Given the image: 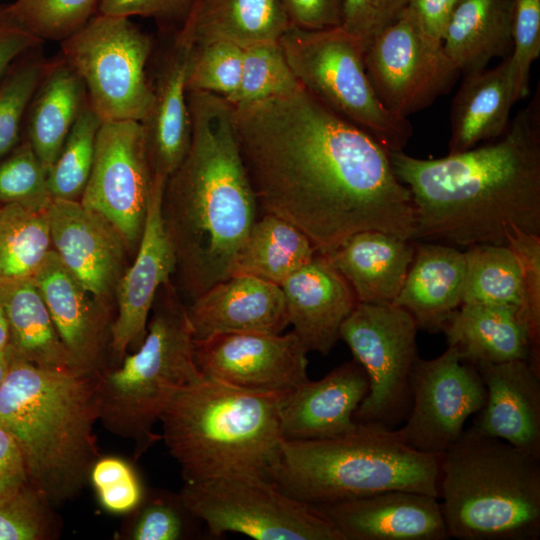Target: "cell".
Segmentation results:
<instances>
[{"label": "cell", "instance_id": "cell-1", "mask_svg": "<svg viewBox=\"0 0 540 540\" xmlns=\"http://www.w3.org/2000/svg\"><path fill=\"white\" fill-rule=\"evenodd\" d=\"M232 116L258 207L298 227L318 253L364 230L412 240L414 204L390 152L302 86L232 105Z\"/></svg>", "mask_w": 540, "mask_h": 540}, {"label": "cell", "instance_id": "cell-2", "mask_svg": "<svg viewBox=\"0 0 540 540\" xmlns=\"http://www.w3.org/2000/svg\"><path fill=\"white\" fill-rule=\"evenodd\" d=\"M500 137L438 159L390 152L413 200L412 240L468 248L506 244L511 226L540 235L539 93Z\"/></svg>", "mask_w": 540, "mask_h": 540}, {"label": "cell", "instance_id": "cell-3", "mask_svg": "<svg viewBox=\"0 0 540 540\" xmlns=\"http://www.w3.org/2000/svg\"><path fill=\"white\" fill-rule=\"evenodd\" d=\"M187 102L190 145L166 180L162 216L176 270L194 299L231 276L258 203L238 146L232 105L206 92H187Z\"/></svg>", "mask_w": 540, "mask_h": 540}, {"label": "cell", "instance_id": "cell-4", "mask_svg": "<svg viewBox=\"0 0 540 540\" xmlns=\"http://www.w3.org/2000/svg\"><path fill=\"white\" fill-rule=\"evenodd\" d=\"M8 357L0 428L16 443L29 484L58 505L81 491L100 456L93 433L98 376Z\"/></svg>", "mask_w": 540, "mask_h": 540}, {"label": "cell", "instance_id": "cell-5", "mask_svg": "<svg viewBox=\"0 0 540 540\" xmlns=\"http://www.w3.org/2000/svg\"><path fill=\"white\" fill-rule=\"evenodd\" d=\"M283 394L253 392L202 375L160 416L161 439L183 482L239 472L267 476L280 455Z\"/></svg>", "mask_w": 540, "mask_h": 540}, {"label": "cell", "instance_id": "cell-6", "mask_svg": "<svg viewBox=\"0 0 540 540\" xmlns=\"http://www.w3.org/2000/svg\"><path fill=\"white\" fill-rule=\"evenodd\" d=\"M441 455L417 451L394 429L357 422L326 439L284 440L267 477L288 495L323 506L388 490L439 499Z\"/></svg>", "mask_w": 540, "mask_h": 540}, {"label": "cell", "instance_id": "cell-7", "mask_svg": "<svg viewBox=\"0 0 540 540\" xmlns=\"http://www.w3.org/2000/svg\"><path fill=\"white\" fill-rule=\"evenodd\" d=\"M439 491L449 538H540V457L504 440L464 430L441 455Z\"/></svg>", "mask_w": 540, "mask_h": 540}, {"label": "cell", "instance_id": "cell-8", "mask_svg": "<svg viewBox=\"0 0 540 540\" xmlns=\"http://www.w3.org/2000/svg\"><path fill=\"white\" fill-rule=\"evenodd\" d=\"M164 290L140 346L97 380L99 421L133 442L136 459L161 440L154 426L169 401L202 376L186 307L170 282Z\"/></svg>", "mask_w": 540, "mask_h": 540}, {"label": "cell", "instance_id": "cell-9", "mask_svg": "<svg viewBox=\"0 0 540 540\" xmlns=\"http://www.w3.org/2000/svg\"><path fill=\"white\" fill-rule=\"evenodd\" d=\"M299 84L329 109L374 137L389 152L412 135L408 118L389 112L367 77L364 45L341 26L309 30L294 25L278 40Z\"/></svg>", "mask_w": 540, "mask_h": 540}, {"label": "cell", "instance_id": "cell-10", "mask_svg": "<svg viewBox=\"0 0 540 540\" xmlns=\"http://www.w3.org/2000/svg\"><path fill=\"white\" fill-rule=\"evenodd\" d=\"M178 494L213 537L238 533L257 540H343L315 506L288 495L263 474L183 482Z\"/></svg>", "mask_w": 540, "mask_h": 540}, {"label": "cell", "instance_id": "cell-11", "mask_svg": "<svg viewBox=\"0 0 540 540\" xmlns=\"http://www.w3.org/2000/svg\"><path fill=\"white\" fill-rule=\"evenodd\" d=\"M130 19L97 13L60 42L61 55L82 79L102 122H140L151 104L154 41Z\"/></svg>", "mask_w": 540, "mask_h": 540}, {"label": "cell", "instance_id": "cell-12", "mask_svg": "<svg viewBox=\"0 0 540 540\" xmlns=\"http://www.w3.org/2000/svg\"><path fill=\"white\" fill-rule=\"evenodd\" d=\"M413 317L389 302H358L340 328V339L363 367L369 390L354 421L396 429L411 408L410 376L418 356Z\"/></svg>", "mask_w": 540, "mask_h": 540}, {"label": "cell", "instance_id": "cell-13", "mask_svg": "<svg viewBox=\"0 0 540 540\" xmlns=\"http://www.w3.org/2000/svg\"><path fill=\"white\" fill-rule=\"evenodd\" d=\"M363 60L381 104L402 118L429 107L461 74L408 7L365 45Z\"/></svg>", "mask_w": 540, "mask_h": 540}, {"label": "cell", "instance_id": "cell-14", "mask_svg": "<svg viewBox=\"0 0 540 540\" xmlns=\"http://www.w3.org/2000/svg\"><path fill=\"white\" fill-rule=\"evenodd\" d=\"M411 408L394 429L411 448L444 454L464 432L467 419L484 405L486 389L477 368L448 346L440 356L418 359L410 376Z\"/></svg>", "mask_w": 540, "mask_h": 540}, {"label": "cell", "instance_id": "cell-15", "mask_svg": "<svg viewBox=\"0 0 540 540\" xmlns=\"http://www.w3.org/2000/svg\"><path fill=\"white\" fill-rule=\"evenodd\" d=\"M153 175L139 121L102 122L92 170L80 198L120 234L127 249H137Z\"/></svg>", "mask_w": 540, "mask_h": 540}, {"label": "cell", "instance_id": "cell-16", "mask_svg": "<svg viewBox=\"0 0 540 540\" xmlns=\"http://www.w3.org/2000/svg\"><path fill=\"white\" fill-rule=\"evenodd\" d=\"M307 353L292 331L230 333L194 341L202 375L260 393L285 394L307 381Z\"/></svg>", "mask_w": 540, "mask_h": 540}, {"label": "cell", "instance_id": "cell-17", "mask_svg": "<svg viewBox=\"0 0 540 540\" xmlns=\"http://www.w3.org/2000/svg\"><path fill=\"white\" fill-rule=\"evenodd\" d=\"M166 181L153 179L146 217L133 264L117 283V316L110 327V347L118 365L129 348L142 343L159 290L176 270L175 252L162 216Z\"/></svg>", "mask_w": 540, "mask_h": 540}, {"label": "cell", "instance_id": "cell-18", "mask_svg": "<svg viewBox=\"0 0 540 540\" xmlns=\"http://www.w3.org/2000/svg\"><path fill=\"white\" fill-rule=\"evenodd\" d=\"M193 40L183 23L153 59L152 100L140 124L153 178L167 180L184 158L191 140L186 76Z\"/></svg>", "mask_w": 540, "mask_h": 540}, {"label": "cell", "instance_id": "cell-19", "mask_svg": "<svg viewBox=\"0 0 540 540\" xmlns=\"http://www.w3.org/2000/svg\"><path fill=\"white\" fill-rule=\"evenodd\" d=\"M47 217L52 248L79 283L98 301L118 283L125 248L122 237L80 200L52 199Z\"/></svg>", "mask_w": 540, "mask_h": 540}, {"label": "cell", "instance_id": "cell-20", "mask_svg": "<svg viewBox=\"0 0 540 540\" xmlns=\"http://www.w3.org/2000/svg\"><path fill=\"white\" fill-rule=\"evenodd\" d=\"M343 540H447L438 499L388 490L316 507Z\"/></svg>", "mask_w": 540, "mask_h": 540}, {"label": "cell", "instance_id": "cell-21", "mask_svg": "<svg viewBox=\"0 0 540 540\" xmlns=\"http://www.w3.org/2000/svg\"><path fill=\"white\" fill-rule=\"evenodd\" d=\"M289 325L306 350L327 355L340 328L358 303L346 278L321 253L280 285Z\"/></svg>", "mask_w": 540, "mask_h": 540}, {"label": "cell", "instance_id": "cell-22", "mask_svg": "<svg viewBox=\"0 0 540 540\" xmlns=\"http://www.w3.org/2000/svg\"><path fill=\"white\" fill-rule=\"evenodd\" d=\"M368 390L367 375L355 359L319 380L308 379L281 397L284 440L326 439L350 432L357 425L354 414Z\"/></svg>", "mask_w": 540, "mask_h": 540}, {"label": "cell", "instance_id": "cell-23", "mask_svg": "<svg viewBox=\"0 0 540 540\" xmlns=\"http://www.w3.org/2000/svg\"><path fill=\"white\" fill-rule=\"evenodd\" d=\"M76 368L99 376L107 368L103 351L110 338L106 310L62 263L52 248L32 278Z\"/></svg>", "mask_w": 540, "mask_h": 540}, {"label": "cell", "instance_id": "cell-24", "mask_svg": "<svg viewBox=\"0 0 540 540\" xmlns=\"http://www.w3.org/2000/svg\"><path fill=\"white\" fill-rule=\"evenodd\" d=\"M194 341L230 333H282L289 326L280 286L233 275L214 284L186 307Z\"/></svg>", "mask_w": 540, "mask_h": 540}, {"label": "cell", "instance_id": "cell-25", "mask_svg": "<svg viewBox=\"0 0 540 540\" xmlns=\"http://www.w3.org/2000/svg\"><path fill=\"white\" fill-rule=\"evenodd\" d=\"M476 368L486 400L471 428L540 457V371L527 360Z\"/></svg>", "mask_w": 540, "mask_h": 540}, {"label": "cell", "instance_id": "cell-26", "mask_svg": "<svg viewBox=\"0 0 540 540\" xmlns=\"http://www.w3.org/2000/svg\"><path fill=\"white\" fill-rule=\"evenodd\" d=\"M466 262L457 247L436 243L414 244V256L393 304L406 310L418 329L443 332L462 304Z\"/></svg>", "mask_w": 540, "mask_h": 540}, {"label": "cell", "instance_id": "cell-27", "mask_svg": "<svg viewBox=\"0 0 540 540\" xmlns=\"http://www.w3.org/2000/svg\"><path fill=\"white\" fill-rule=\"evenodd\" d=\"M443 332L448 346L463 362L475 367L527 360L540 371L528 327L516 307L462 303Z\"/></svg>", "mask_w": 540, "mask_h": 540}, {"label": "cell", "instance_id": "cell-28", "mask_svg": "<svg viewBox=\"0 0 540 540\" xmlns=\"http://www.w3.org/2000/svg\"><path fill=\"white\" fill-rule=\"evenodd\" d=\"M358 302L392 303L414 256V243L377 230L357 232L325 254Z\"/></svg>", "mask_w": 540, "mask_h": 540}, {"label": "cell", "instance_id": "cell-29", "mask_svg": "<svg viewBox=\"0 0 540 540\" xmlns=\"http://www.w3.org/2000/svg\"><path fill=\"white\" fill-rule=\"evenodd\" d=\"M516 102L510 55L495 67L464 75L452 102L448 154L500 137Z\"/></svg>", "mask_w": 540, "mask_h": 540}, {"label": "cell", "instance_id": "cell-30", "mask_svg": "<svg viewBox=\"0 0 540 540\" xmlns=\"http://www.w3.org/2000/svg\"><path fill=\"white\" fill-rule=\"evenodd\" d=\"M87 100L82 79L64 57L60 54L48 60L29 103L23 127V137L47 171Z\"/></svg>", "mask_w": 540, "mask_h": 540}, {"label": "cell", "instance_id": "cell-31", "mask_svg": "<svg viewBox=\"0 0 540 540\" xmlns=\"http://www.w3.org/2000/svg\"><path fill=\"white\" fill-rule=\"evenodd\" d=\"M513 0H460L442 44L463 75L487 67L512 51Z\"/></svg>", "mask_w": 540, "mask_h": 540}, {"label": "cell", "instance_id": "cell-32", "mask_svg": "<svg viewBox=\"0 0 540 540\" xmlns=\"http://www.w3.org/2000/svg\"><path fill=\"white\" fill-rule=\"evenodd\" d=\"M193 44L277 42L291 23L281 0H196L184 22Z\"/></svg>", "mask_w": 540, "mask_h": 540}, {"label": "cell", "instance_id": "cell-33", "mask_svg": "<svg viewBox=\"0 0 540 540\" xmlns=\"http://www.w3.org/2000/svg\"><path fill=\"white\" fill-rule=\"evenodd\" d=\"M0 305L11 356L44 368L77 369L32 279L0 286Z\"/></svg>", "mask_w": 540, "mask_h": 540}, {"label": "cell", "instance_id": "cell-34", "mask_svg": "<svg viewBox=\"0 0 540 540\" xmlns=\"http://www.w3.org/2000/svg\"><path fill=\"white\" fill-rule=\"evenodd\" d=\"M318 253L298 227L271 214L254 222L243 242L231 271L249 275L276 285L308 263Z\"/></svg>", "mask_w": 540, "mask_h": 540}, {"label": "cell", "instance_id": "cell-35", "mask_svg": "<svg viewBox=\"0 0 540 540\" xmlns=\"http://www.w3.org/2000/svg\"><path fill=\"white\" fill-rule=\"evenodd\" d=\"M50 249L47 211L0 205V286L32 279Z\"/></svg>", "mask_w": 540, "mask_h": 540}, {"label": "cell", "instance_id": "cell-36", "mask_svg": "<svg viewBox=\"0 0 540 540\" xmlns=\"http://www.w3.org/2000/svg\"><path fill=\"white\" fill-rule=\"evenodd\" d=\"M466 271L462 303L508 305L521 309L522 273L507 244H477L464 252Z\"/></svg>", "mask_w": 540, "mask_h": 540}, {"label": "cell", "instance_id": "cell-37", "mask_svg": "<svg viewBox=\"0 0 540 540\" xmlns=\"http://www.w3.org/2000/svg\"><path fill=\"white\" fill-rule=\"evenodd\" d=\"M101 124L87 100L48 170L47 184L52 199L80 200L92 170Z\"/></svg>", "mask_w": 540, "mask_h": 540}, {"label": "cell", "instance_id": "cell-38", "mask_svg": "<svg viewBox=\"0 0 540 540\" xmlns=\"http://www.w3.org/2000/svg\"><path fill=\"white\" fill-rule=\"evenodd\" d=\"M47 62L39 44L16 59L0 80V159L23 137L27 109Z\"/></svg>", "mask_w": 540, "mask_h": 540}, {"label": "cell", "instance_id": "cell-39", "mask_svg": "<svg viewBox=\"0 0 540 540\" xmlns=\"http://www.w3.org/2000/svg\"><path fill=\"white\" fill-rule=\"evenodd\" d=\"M300 86L279 42L257 43L244 47L238 86L225 100L245 105L292 93Z\"/></svg>", "mask_w": 540, "mask_h": 540}, {"label": "cell", "instance_id": "cell-40", "mask_svg": "<svg viewBox=\"0 0 540 540\" xmlns=\"http://www.w3.org/2000/svg\"><path fill=\"white\" fill-rule=\"evenodd\" d=\"M98 1L16 0L3 7V17L42 42H61L98 13Z\"/></svg>", "mask_w": 540, "mask_h": 540}, {"label": "cell", "instance_id": "cell-41", "mask_svg": "<svg viewBox=\"0 0 540 540\" xmlns=\"http://www.w3.org/2000/svg\"><path fill=\"white\" fill-rule=\"evenodd\" d=\"M47 175L31 144L22 137L0 159V205L16 204L33 212H46L52 201Z\"/></svg>", "mask_w": 540, "mask_h": 540}, {"label": "cell", "instance_id": "cell-42", "mask_svg": "<svg viewBox=\"0 0 540 540\" xmlns=\"http://www.w3.org/2000/svg\"><path fill=\"white\" fill-rule=\"evenodd\" d=\"M244 48L229 41L194 45L187 76V92H206L227 99L236 90L242 69Z\"/></svg>", "mask_w": 540, "mask_h": 540}, {"label": "cell", "instance_id": "cell-43", "mask_svg": "<svg viewBox=\"0 0 540 540\" xmlns=\"http://www.w3.org/2000/svg\"><path fill=\"white\" fill-rule=\"evenodd\" d=\"M133 513L128 539L181 540L198 534L196 522L200 521L186 508L179 494H145Z\"/></svg>", "mask_w": 540, "mask_h": 540}, {"label": "cell", "instance_id": "cell-44", "mask_svg": "<svg viewBox=\"0 0 540 540\" xmlns=\"http://www.w3.org/2000/svg\"><path fill=\"white\" fill-rule=\"evenodd\" d=\"M59 534L53 505L30 484L0 500V540H51Z\"/></svg>", "mask_w": 540, "mask_h": 540}, {"label": "cell", "instance_id": "cell-45", "mask_svg": "<svg viewBox=\"0 0 540 540\" xmlns=\"http://www.w3.org/2000/svg\"><path fill=\"white\" fill-rule=\"evenodd\" d=\"M89 480L100 505L110 513H132L145 496L133 466L121 457L99 456L91 467Z\"/></svg>", "mask_w": 540, "mask_h": 540}, {"label": "cell", "instance_id": "cell-46", "mask_svg": "<svg viewBox=\"0 0 540 540\" xmlns=\"http://www.w3.org/2000/svg\"><path fill=\"white\" fill-rule=\"evenodd\" d=\"M506 244L516 254L522 273L520 313L528 327L534 358L540 364V235L511 226Z\"/></svg>", "mask_w": 540, "mask_h": 540}, {"label": "cell", "instance_id": "cell-47", "mask_svg": "<svg viewBox=\"0 0 540 540\" xmlns=\"http://www.w3.org/2000/svg\"><path fill=\"white\" fill-rule=\"evenodd\" d=\"M540 55V0H513L510 54L516 102L529 92L530 70Z\"/></svg>", "mask_w": 540, "mask_h": 540}, {"label": "cell", "instance_id": "cell-48", "mask_svg": "<svg viewBox=\"0 0 540 540\" xmlns=\"http://www.w3.org/2000/svg\"><path fill=\"white\" fill-rule=\"evenodd\" d=\"M410 0H343L341 27L365 45L393 23Z\"/></svg>", "mask_w": 540, "mask_h": 540}, {"label": "cell", "instance_id": "cell-49", "mask_svg": "<svg viewBox=\"0 0 540 540\" xmlns=\"http://www.w3.org/2000/svg\"><path fill=\"white\" fill-rule=\"evenodd\" d=\"M196 0H99L98 13L131 18H153L165 24L179 23L188 17Z\"/></svg>", "mask_w": 540, "mask_h": 540}, {"label": "cell", "instance_id": "cell-50", "mask_svg": "<svg viewBox=\"0 0 540 540\" xmlns=\"http://www.w3.org/2000/svg\"><path fill=\"white\" fill-rule=\"evenodd\" d=\"M291 25L321 30L341 26L343 0H281Z\"/></svg>", "mask_w": 540, "mask_h": 540}, {"label": "cell", "instance_id": "cell-51", "mask_svg": "<svg viewBox=\"0 0 540 540\" xmlns=\"http://www.w3.org/2000/svg\"><path fill=\"white\" fill-rule=\"evenodd\" d=\"M29 484L20 451L11 436L0 428V500Z\"/></svg>", "mask_w": 540, "mask_h": 540}, {"label": "cell", "instance_id": "cell-52", "mask_svg": "<svg viewBox=\"0 0 540 540\" xmlns=\"http://www.w3.org/2000/svg\"><path fill=\"white\" fill-rule=\"evenodd\" d=\"M459 1L410 0L408 8L429 36L442 41L446 27Z\"/></svg>", "mask_w": 540, "mask_h": 540}, {"label": "cell", "instance_id": "cell-53", "mask_svg": "<svg viewBox=\"0 0 540 540\" xmlns=\"http://www.w3.org/2000/svg\"><path fill=\"white\" fill-rule=\"evenodd\" d=\"M41 40L18 26L0 19V80L10 66L29 49L42 44Z\"/></svg>", "mask_w": 540, "mask_h": 540}, {"label": "cell", "instance_id": "cell-54", "mask_svg": "<svg viewBox=\"0 0 540 540\" xmlns=\"http://www.w3.org/2000/svg\"><path fill=\"white\" fill-rule=\"evenodd\" d=\"M9 333L8 325L4 311L0 305V353L5 351L8 346Z\"/></svg>", "mask_w": 540, "mask_h": 540}, {"label": "cell", "instance_id": "cell-55", "mask_svg": "<svg viewBox=\"0 0 540 540\" xmlns=\"http://www.w3.org/2000/svg\"><path fill=\"white\" fill-rule=\"evenodd\" d=\"M9 367V357L7 350L0 353V386L5 379Z\"/></svg>", "mask_w": 540, "mask_h": 540}, {"label": "cell", "instance_id": "cell-56", "mask_svg": "<svg viewBox=\"0 0 540 540\" xmlns=\"http://www.w3.org/2000/svg\"><path fill=\"white\" fill-rule=\"evenodd\" d=\"M3 7H0V19L2 17Z\"/></svg>", "mask_w": 540, "mask_h": 540}]
</instances>
